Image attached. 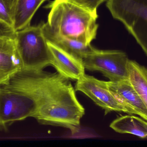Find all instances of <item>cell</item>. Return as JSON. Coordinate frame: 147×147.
Wrapping results in <instances>:
<instances>
[{
	"instance_id": "6da1fadb",
	"label": "cell",
	"mask_w": 147,
	"mask_h": 147,
	"mask_svg": "<svg viewBox=\"0 0 147 147\" xmlns=\"http://www.w3.org/2000/svg\"><path fill=\"white\" fill-rule=\"evenodd\" d=\"M43 30L53 34L90 44L96 39L98 25L97 13H93L71 0H54Z\"/></svg>"
},
{
	"instance_id": "7a4b0ae2",
	"label": "cell",
	"mask_w": 147,
	"mask_h": 147,
	"mask_svg": "<svg viewBox=\"0 0 147 147\" xmlns=\"http://www.w3.org/2000/svg\"><path fill=\"white\" fill-rule=\"evenodd\" d=\"M84 114L71 83L66 78L46 93L33 117L44 125L69 129L74 134L78 131Z\"/></svg>"
},
{
	"instance_id": "3957f363",
	"label": "cell",
	"mask_w": 147,
	"mask_h": 147,
	"mask_svg": "<svg viewBox=\"0 0 147 147\" xmlns=\"http://www.w3.org/2000/svg\"><path fill=\"white\" fill-rule=\"evenodd\" d=\"M15 44L20 56L23 71L40 72L51 65L47 40L42 24L29 26L16 31Z\"/></svg>"
},
{
	"instance_id": "277c9868",
	"label": "cell",
	"mask_w": 147,
	"mask_h": 147,
	"mask_svg": "<svg viewBox=\"0 0 147 147\" xmlns=\"http://www.w3.org/2000/svg\"><path fill=\"white\" fill-rule=\"evenodd\" d=\"M106 6L147 55V0H108Z\"/></svg>"
},
{
	"instance_id": "5b68a950",
	"label": "cell",
	"mask_w": 147,
	"mask_h": 147,
	"mask_svg": "<svg viewBox=\"0 0 147 147\" xmlns=\"http://www.w3.org/2000/svg\"><path fill=\"white\" fill-rule=\"evenodd\" d=\"M37 109L34 99L20 91L0 87V129L6 131L13 123L33 117Z\"/></svg>"
},
{
	"instance_id": "8992f818",
	"label": "cell",
	"mask_w": 147,
	"mask_h": 147,
	"mask_svg": "<svg viewBox=\"0 0 147 147\" xmlns=\"http://www.w3.org/2000/svg\"><path fill=\"white\" fill-rule=\"evenodd\" d=\"M82 60L85 69L100 72L111 82L129 80V59L122 51L94 48Z\"/></svg>"
},
{
	"instance_id": "52a82bcc",
	"label": "cell",
	"mask_w": 147,
	"mask_h": 147,
	"mask_svg": "<svg viewBox=\"0 0 147 147\" xmlns=\"http://www.w3.org/2000/svg\"><path fill=\"white\" fill-rule=\"evenodd\" d=\"M75 90L84 93L97 105L105 110V115L111 111L128 114L127 110L119 102L110 91L106 82L85 74L77 80Z\"/></svg>"
},
{
	"instance_id": "ba28073f",
	"label": "cell",
	"mask_w": 147,
	"mask_h": 147,
	"mask_svg": "<svg viewBox=\"0 0 147 147\" xmlns=\"http://www.w3.org/2000/svg\"><path fill=\"white\" fill-rule=\"evenodd\" d=\"M51 65L60 75L68 79L78 80L85 75L83 60L77 58L47 41Z\"/></svg>"
},
{
	"instance_id": "9c48e42d",
	"label": "cell",
	"mask_w": 147,
	"mask_h": 147,
	"mask_svg": "<svg viewBox=\"0 0 147 147\" xmlns=\"http://www.w3.org/2000/svg\"><path fill=\"white\" fill-rule=\"evenodd\" d=\"M108 88L129 114H136L147 121V109L129 80L106 82Z\"/></svg>"
},
{
	"instance_id": "30bf717a",
	"label": "cell",
	"mask_w": 147,
	"mask_h": 147,
	"mask_svg": "<svg viewBox=\"0 0 147 147\" xmlns=\"http://www.w3.org/2000/svg\"><path fill=\"white\" fill-rule=\"evenodd\" d=\"M22 70L14 39L0 38V85H7L16 74Z\"/></svg>"
},
{
	"instance_id": "8fae6325",
	"label": "cell",
	"mask_w": 147,
	"mask_h": 147,
	"mask_svg": "<svg viewBox=\"0 0 147 147\" xmlns=\"http://www.w3.org/2000/svg\"><path fill=\"white\" fill-rule=\"evenodd\" d=\"M43 32L48 41L81 60L95 48L90 44H86L73 39L55 35L43 29Z\"/></svg>"
},
{
	"instance_id": "7c38bea8",
	"label": "cell",
	"mask_w": 147,
	"mask_h": 147,
	"mask_svg": "<svg viewBox=\"0 0 147 147\" xmlns=\"http://www.w3.org/2000/svg\"><path fill=\"white\" fill-rule=\"evenodd\" d=\"M114 131L120 133H127L141 138L147 137V121L132 115L117 117L110 125Z\"/></svg>"
},
{
	"instance_id": "4fadbf2b",
	"label": "cell",
	"mask_w": 147,
	"mask_h": 147,
	"mask_svg": "<svg viewBox=\"0 0 147 147\" xmlns=\"http://www.w3.org/2000/svg\"><path fill=\"white\" fill-rule=\"evenodd\" d=\"M46 0H17L13 27L19 31L30 26L31 20L40 5Z\"/></svg>"
},
{
	"instance_id": "5bb4252c",
	"label": "cell",
	"mask_w": 147,
	"mask_h": 147,
	"mask_svg": "<svg viewBox=\"0 0 147 147\" xmlns=\"http://www.w3.org/2000/svg\"><path fill=\"white\" fill-rule=\"evenodd\" d=\"M129 80L147 109V67L129 60Z\"/></svg>"
},
{
	"instance_id": "9a60e30c",
	"label": "cell",
	"mask_w": 147,
	"mask_h": 147,
	"mask_svg": "<svg viewBox=\"0 0 147 147\" xmlns=\"http://www.w3.org/2000/svg\"><path fill=\"white\" fill-rule=\"evenodd\" d=\"M16 1L17 0H0V20L12 27Z\"/></svg>"
},
{
	"instance_id": "2e32d148",
	"label": "cell",
	"mask_w": 147,
	"mask_h": 147,
	"mask_svg": "<svg viewBox=\"0 0 147 147\" xmlns=\"http://www.w3.org/2000/svg\"><path fill=\"white\" fill-rule=\"evenodd\" d=\"M93 13H97L98 7L107 0H71Z\"/></svg>"
},
{
	"instance_id": "e0dca14e",
	"label": "cell",
	"mask_w": 147,
	"mask_h": 147,
	"mask_svg": "<svg viewBox=\"0 0 147 147\" xmlns=\"http://www.w3.org/2000/svg\"><path fill=\"white\" fill-rule=\"evenodd\" d=\"M16 32L12 27L0 20V38H8L14 39Z\"/></svg>"
}]
</instances>
